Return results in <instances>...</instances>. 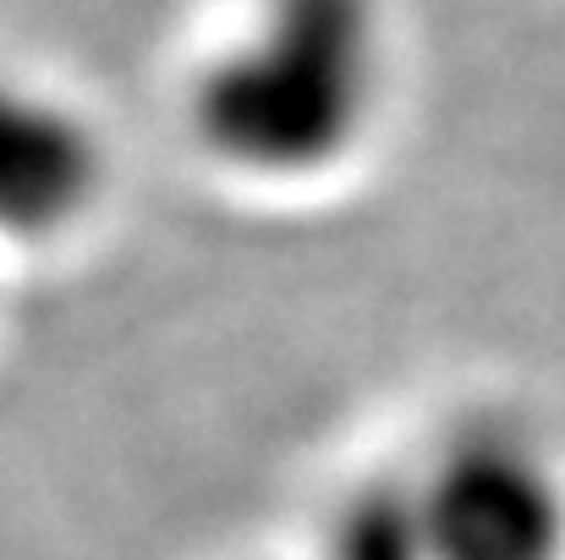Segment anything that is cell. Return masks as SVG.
<instances>
[{"instance_id": "obj_1", "label": "cell", "mask_w": 565, "mask_h": 560, "mask_svg": "<svg viewBox=\"0 0 565 560\" xmlns=\"http://www.w3.org/2000/svg\"><path fill=\"white\" fill-rule=\"evenodd\" d=\"M390 83V0H247L192 61L182 127L231 182L319 187L379 138Z\"/></svg>"}, {"instance_id": "obj_2", "label": "cell", "mask_w": 565, "mask_h": 560, "mask_svg": "<svg viewBox=\"0 0 565 560\" xmlns=\"http://www.w3.org/2000/svg\"><path fill=\"white\" fill-rule=\"evenodd\" d=\"M406 478L434 560H565V462L522 418L456 423Z\"/></svg>"}, {"instance_id": "obj_3", "label": "cell", "mask_w": 565, "mask_h": 560, "mask_svg": "<svg viewBox=\"0 0 565 560\" xmlns=\"http://www.w3.org/2000/svg\"><path fill=\"white\" fill-rule=\"evenodd\" d=\"M110 192V144L61 88L0 66V247L77 236Z\"/></svg>"}, {"instance_id": "obj_4", "label": "cell", "mask_w": 565, "mask_h": 560, "mask_svg": "<svg viewBox=\"0 0 565 560\" xmlns=\"http://www.w3.org/2000/svg\"><path fill=\"white\" fill-rule=\"evenodd\" d=\"M319 560H434L412 478L390 473L347 489L324 517Z\"/></svg>"}]
</instances>
